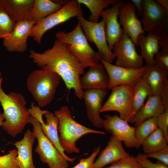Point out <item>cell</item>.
I'll return each instance as SVG.
<instances>
[{
    "label": "cell",
    "instance_id": "cell-15",
    "mask_svg": "<svg viewBox=\"0 0 168 168\" xmlns=\"http://www.w3.org/2000/svg\"><path fill=\"white\" fill-rule=\"evenodd\" d=\"M136 9L131 2H123L119 9L118 17L124 31L138 46L137 40L138 36L145 33L141 20L136 14Z\"/></svg>",
    "mask_w": 168,
    "mask_h": 168
},
{
    "label": "cell",
    "instance_id": "cell-12",
    "mask_svg": "<svg viewBox=\"0 0 168 168\" xmlns=\"http://www.w3.org/2000/svg\"><path fill=\"white\" fill-rule=\"evenodd\" d=\"M141 20L147 33H160L165 30L168 11L156 1L142 0Z\"/></svg>",
    "mask_w": 168,
    "mask_h": 168
},
{
    "label": "cell",
    "instance_id": "cell-4",
    "mask_svg": "<svg viewBox=\"0 0 168 168\" xmlns=\"http://www.w3.org/2000/svg\"><path fill=\"white\" fill-rule=\"evenodd\" d=\"M55 36L59 42L68 45L70 51L78 60L82 71L99 63L101 56L89 44L78 22L71 31H60L56 33Z\"/></svg>",
    "mask_w": 168,
    "mask_h": 168
},
{
    "label": "cell",
    "instance_id": "cell-18",
    "mask_svg": "<svg viewBox=\"0 0 168 168\" xmlns=\"http://www.w3.org/2000/svg\"><path fill=\"white\" fill-rule=\"evenodd\" d=\"M107 94L106 89H95L86 90L83 92L87 117L96 127H103V120L100 115L103 101Z\"/></svg>",
    "mask_w": 168,
    "mask_h": 168
},
{
    "label": "cell",
    "instance_id": "cell-41",
    "mask_svg": "<svg viewBox=\"0 0 168 168\" xmlns=\"http://www.w3.org/2000/svg\"><path fill=\"white\" fill-rule=\"evenodd\" d=\"M4 120L5 118L3 113H0V127L2 126V123Z\"/></svg>",
    "mask_w": 168,
    "mask_h": 168
},
{
    "label": "cell",
    "instance_id": "cell-1",
    "mask_svg": "<svg viewBox=\"0 0 168 168\" xmlns=\"http://www.w3.org/2000/svg\"><path fill=\"white\" fill-rule=\"evenodd\" d=\"M30 53L29 57L37 66L56 73L69 90L73 89L76 96L79 99L82 98L84 91L80 85V78L84 71L67 44L56 40L51 48L42 53L33 50Z\"/></svg>",
    "mask_w": 168,
    "mask_h": 168
},
{
    "label": "cell",
    "instance_id": "cell-26",
    "mask_svg": "<svg viewBox=\"0 0 168 168\" xmlns=\"http://www.w3.org/2000/svg\"><path fill=\"white\" fill-rule=\"evenodd\" d=\"M62 5L50 0H34L31 12L32 20L35 24L60 9Z\"/></svg>",
    "mask_w": 168,
    "mask_h": 168
},
{
    "label": "cell",
    "instance_id": "cell-27",
    "mask_svg": "<svg viewBox=\"0 0 168 168\" xmlns=\"http://www.w3.org/2000/svg\"><path fill=\"white\" fill-rule=\"evenodd\" d=\"M168 141L158 128L149 135L141 145L145 154L153 153L168 147Z\"/></svg>",
    "mask_w": 168,
    "mask_h": 168
},
{
    "label": "cell",
    "instance_id": "cell-19",
    "mask_svg": "<svg viewBox=\"0 0 168 168\" xmlns=\"http://www.w3.org/2000/svg\"><path fill=\"white\" fill-rule=\"evenodd\" d=\"M123 2L117 0L110 7L105 9L100 14L105 22L106 40L109 48L112 51L114 44L123 31L118 21L119 9Z\"/></svg>",
    "mask_w": 168,
    "mask_h": 168
},
{
    "label": "cell",
    "instance_id": "cell-9",
    "mask_svg": "<svg viewBox=\"0 0 168 168\" xmlns=\"http://www.w3.org/2000/svg\"><path fill=\"white\" fill-rule=\"evenodd\" d=\"M28 110L30 115L40 123L43 132L63 157L68 162H74L76 158H71L67 156L60 145L58 133V120L54 114L48 110H42L33 102Z\"/></svg>",
    "mask_w": 168,
    "mask_h": 168
},
{
    "label": "cell",
    "instance_id": "cell-25",
    "mask_svg": "<svg viewBox=\"0 0 168 168\" xmlns=\"http://www.w3.org/2000/svg\"><path fill=\"white\" fill-rule=\"evenodd\" d=\"M166 107L161 96L151 94L143 106L135 114L134 123L137 127L145 120L157 117L163 113Z\"/></svg>",
    "mask_w": 168,
    "mask_h": 168
},
{
    "label": "cell",
    "instance_id": "cell-21",
    "mask_svg": "<svg viewBox=\"0 0 168 168\" xmlns=\"http://www.w3.org/2000/svg\"><path fill=\"white\" fill-rule=\"evenodd\" d=\"M34 0H0V7L16 23L32 21Z\"/></svg>",
    "mask_w": 168,
    "mask_h": 168
},
{
    "label": "cell",
    "instance_id": "cell-2",
    "mask_svg": "<svg viewBox=\"0 0 168 168\" xmlns=\"http://www.w3.org/2000/svg\"><path fill=\"white\" fill-rule=\"evenodd\" d=\"M0 102L5 118L2 128L14 138L21 133L29 123L30 115L26 107V101L21 94L10 92L6 94L0 85Z\"/></svg>",
    "mask_w": 168,
    "mask_h": 168
},
{
    "label": "cell",
    "instance_id": "cell-24",
    "mask_svg": "<svg viewBox=\"0 0 168 168\" xmlns=\"http://www.w3.org/2000/svg\"><path fill=\"white\" fill-rule=\"evenodd\" d=\"M137 44L140 48V55L146 64L155 63L154 57L161 48V33H147L146 35L141 34L138 38Z\"/></svg>",
    "mask_w": 168,
    "mask_h": 168
},
{
    "label": "cell",
    "instance_id": "cell-13",
    "mask_svg": "<svg viewBox=\"0 0 168 168\" xmlns=\"http://www.w3.org/2000/svg\"><path fill=\"white\" fill-rule=\"evenodd\" d=\"M109 78L108 89L120 85H128L133 87L141 78L146 65L139 68H131L117 66L101 58Z\"/></svg>",
    "mask_w": 168,
    "mask_h": 168
},
{
    "label": "cell",
    "instance_id": "cell-32",
    "mask_svg": "<svg viewBox=\"0 0 168 168\" xmlns=\"http://www.w3.org/2000/svg\"><path fill=\"white\" fill-rule=\"evenodd\" d=\"M103 168H144L136 161L135 157L131 156L122 158Z\"/></svg>",
    "mask_w": 168,
    "mask_h": 168
},
{
    "label": "cell",
    "instance_id": "cell-29",
    "mask_svg": "<svg viewBox=\"0 0 168 168\" xmlns=\"http://www.w3.org/2000/svg\"><path fill=\"white\" fill-rule=\"evenodd\" d=\"M117 0H77L78 3L83 4L90 10L91 14L89 17V21L98 22L101 12L110 5Z\"/></svg>",
    "mask_w": 168,
    "mask_h": 168
},
{
    "label": "cell",
    "instance_id": "cell-10",
    "mask_svg": "<svg viewBox=\"0 0 168 168\" xmlns=\"http://www.w3.org/2000/svg\"><path fill=\"white\" fill-rule=\"evenodd\" d=\"M77 19L87 40L95 44L101 58L112 63L115 58L106 40L104 21L92 22L82 16L77 17Z\"/></svg>",
    "mask_w": 168,
    "mask_h": 168
},
{
    "label": "cell",
    "instance_id": "cell-37",
    "mask_svg": "<svg viewBox=\"0 0 168 168\" xmlns=\"http://www.w3.org/2000/svg\"><path fill=\"white\" fill-rule=\"evenodd\" d=\"M158 128L163 132L164 136L168 141V107L156 117Z\"/></svg>",
    "mask_w": 168,
    "mask_h": 168
},
{
    "label": "cell",
    "instance_id": "cell-31",
    "mask_svg": "<svg viewBox=\"0 0 168 168\" xmlns=\"http://www.w3.org/2000/svg\"><path fill=\"white\" fill-rule=\"evenodd\" d=\"M16 24L5 11L0 7V39H3L10 34Z\"/></svg>",
    "mask_w": 168,
    "mask_h": 168
},
{
    "label": "cell",
    "instance_id": "cell-23",
    "mask_svg": "<svg viewBox=\"0 0 168 168\" xmlns=\"http://www.w3.org/2000/svg\"><path fill=\"white\" fill-rule=\"evenodd\" d=\"M109 78L101 63L90 67L87 72L80 78L81 87L83 89L108 88Z\"/></svg>",
    "mask_w": 168,
    "mask_h": 168
},
{
    "label": "cell",
    "instance_id": "cell-40",
    "mask_svg": "<svg viewBox=\"0 0 168 168\" xmlns=\"http://www.w3.org/2000/svg\"><path fill=\"white\" fill-rule=\"evenodd\" d=\"M156 1L168 12V0H157Z\"/></svg>",
    "mask_w": 168,
    "mask_h": 168
},
{
    "label": "cell",
    "instance_id": "cell-43",
    "mask_svg": "<svg viewBox=\"0 0 168 168\" xmlns=\"http://www.w3.org/2000/svg\"></svg>",
    "mask_w": 168,
    "mask_h": 168
},
{
    "label": "cell",
    "instance_id": "cell-28",
    "mask_svg": "<svg viewBox=\"0 0 168 168\" xmlns=\"http://www.w3.org/2000/svg\"><path fill=\"white\" fill-rule=\"evenodd\" d=\"M133 88L132 104L135 114L144 105L146 99L152 93L149 85L142 77Z\"/></svg>",
    "mask_w": 168,
    "mask_h": 168
},
{
    "label": "cell",
    "instance_id": "cell-20",
    "mask_svg": "<svg viewBox=\"0 0 168 168\" xmlns=\"http://www.w3.org/2000/svg\"><path fill=\"white\" fill-rule=\"evenodd\" d=\"M122 142L111 134L108 145L94 162L93 168H103L109 164L130 156L124 149Z\"/></svg>",
    "mask_w": 168,
    "mask_h": 168
},
{
    "label": "cell",
    "instance_id": "cell-30",
    "mask_svg": "<svg viewBox=\"0 0 168 168\" xmlns=\"http://www.w3.org/2000/svg\"><path fill=\"white\" fill-rule=\"evenodd\" d=\"M158 128L156 117L147 119L135 128V137L141 146L145 139Z\"/></svg>",
    "mask_w": 168,
    "mask_h": 168
},
{
    "label": "cell",
    "instance_id": "cell-17",
    "mask_svg": "<svg viewBox=\"0 0 168 168\" xmlns=\"http://www.w3.org/2000/svg\"><path fill=\"white\" fill-rule=\"evenodd\" d=\"M35 24L33 21L16 23L12 32L3 39L4 46L9 52L22 53L27 49V40Z\"/></svg>",
    "mask_w": 168,
    "mask_h": 168
},
{
    "label": "cell",
    "instance_id": "cell-11",
    "mask_svg": "<svg viewBox=\"0 0 168 168\" xmlns=\"http://www.w3.org/2000/svg\"><path fill=\"white\" fill-rule=\"evenodd\" d=\"M135 46L131 39L123 30L112 49L114 56L116 58L115 65L131 68L142 67L143 59L137 52Z\"/></svg>",
    "mask_w": 168,
    "mask_h": 168
},
{
    "label": "cell",
    "instance_id": "cell-34",
    "mask_svg": "<svg viewBox=\"0 0 168 168\" xmlns=\"http://www.w3.org/2000/svg\"><path fill=\"white\" fill-rule=\"evenodd\" d=\"M100 146L95 148L89 157L80 159L79 163L72 168H93L95 160L100 152Z\"/></svg>",
    "mask_w": 168,
    "mask_h": 168
},
{
    "label": "cell",
    "instance_id": "cell-22",
    "mask_svg": "<svg viewBox=\"0 0 168 168\" xmlns=\"http://www.w3.org/2000/svg\"><path fill=\"white\" fill-rule=\"evenodd\" d=\"M36 137L34 133L28 129L21 140L14 144L17 151L16 162L19 168H36L32 158V147Z\"/></svg>",
    "mask_w": 168,
    "mask_h": 168
},
{
    "label": "cell",
    "instance_id": "cell-5",
    "mask_svg": "<svg viewBox=\"0 0 168 168\" xmlns=\"http://www.w3.org/2000/svg\"><path fill=\"white\" fill-rule=\"evenodd\" d=\"M61 78L56 73L47 70H34L30 74L26 86L39 107H44L51 102Z\"/></svg>",
    "mask_w": 168,
    "mask_h": 168
},
{
    "label": "cell",
    "instance_id": "cell-8",
    "mask_svg": "<svg viewBox=\"0 0 168 168\" xmlns=\"http://www.w3.org/2000/svg\"><path fill=\"white\" fill-rule=\"evenodd\" d=\"M29 122L33 126V132L37 140L35 151L41 161L49 168H68V162L43 132L39 121L30 115Z\"/></svg>",
    "mask_w": 168,
    "mask_h": 168
},
{
    "label": "cell",
    "instance_id": "cell-35",
    "mask_svg": "<svg viewBox=\"0 0 168 168\" xmlns=\"http://www.w3.org/2000/svg\"><path fill=\"white\" fill-rule=\"evenodd\" d=\"M136 161L144 168H168L163 163H155L151 161L145 154L138 153L135 157Z\"/></svg>",
    "mask_w": 168,
    "mask_h": 168
},
{
    "label": "cell",
    "instance_id": "cell-16",
    "mask_svg": "<svg viewBox=\"0 0 168 168\" xmlns=\"http://www.w3.org/2000/svg\"><path fill=\"white\" fill-rule=\"evenodd\" d=\"M146 66L142 77L149 85L152 94L161 96L168 107V73L155 63Z\"/></svg>",
    "mask_w": 168,
    "mask_h": 168
},
{
    "label": "cell",
    "instance_id": "cell-39",
    "mask_svg": "<svg viewBox=\"0 0 168 168\" xmlns=\"http://www.w3.org/2000/svg\"><path fill=\"white\" fill-rule=\"evenodd\" d=\"M131 1L137 10V16H141L142 9V0H132Z\"/></svg>",
    "mask_w": 168,
    "mask_h": 168
},
{
    "label": "cell",
    "instance_id": "cell-33",
    "mask_svg": "<svg viewBox=\"0 0 168 168\" xmlns=\"http://www.w3.org/2000/svg\"><path fill=\"white\" fill-rule=\"evenodd\" d=\"M17 155V149L9 151L8 153L0 156V168H19L16 158Z\"/></svg>",
    "mask_w": 168,
    "mask_h": 168
},
{
    "label": "cell",
    "instance_id": "cell-14",
    "mask_svg": "<svg viewBox=\"0 0 168 168\" xmlns=\"http://www.w3.org/2000/svg\"><path fill=\"white\" fill-rule=\"evenodd\" d=\"M104 120L103 127L124 142L128 148L138 149L141 146L135 136V127L130 126L128 122L116 114L106 115Z\"/></svg>",
    "mask_w": 168,
    "mask_h": 168
},
{
    "label": "cell",
    "instance_id": "cell-7",
    "mask_svg": "<svg viewBox=\"0 0 168 168\" xmlns=\"http://www.w3.org/2000/svg\"><path fill=\"white\" fill-rule=\"evenodd\" d=\"M133 87L120 85L111 89V92L103 105L100 112L114 111L118 112L121 119L132 123L134 122L135 114L132 104Z\"/></svg>",
    "mask_w": 168,
    "mask_h": 168
},
{
    "label": "cell",
    "instance_id": "cell-6",
    "mask_svg": "<svg viewBox=\"0 0 168 168\" xmlns=\"http://www.w3.org/2000/svg\"><path fill=\"white\" fill-rule=\"evenodd\" d=\"M82 8L77 0H71L57 11L37 22L33 26L30 36L39 44L43 35L48 30L74 16H83Z\"/></svg>",
    "mask_w": 168,
    "mask_h": 168
},
{
    "label": "cell",
    "instance_id": "cell-3",
    "mask_svg": "<svg viewBox=\"0 0 168 168\" xmlns=\"http://www.w3.org/2000/svg\"><path fill=\"white\" fill-rule=\"evenodd\" d=\"M58 120V131L59 133L60 145L68 153H79V149L76 145L78 140L89 133L105 134L103 132L93 130L78 123L73 118L71 112L67 106H63L54 111Z\"/></svg>",
    "mask_w": 168,
    "mask_h": 168
},
{
    "label": "cell",
    "instance_id": "cell-38",
    "mask_svg": "<svg viewBox=\"0 0 168 168\" xmlns=\"http://www.w3.org/2000/svg\"><path fill=\"white\" fill-rule=\"evenodd\" d=\"M145 155L148 158L156 159L164 164L168 166V147L156 152Z\"/></svg>",
    "mask_w": 168,
    "mask_h": 168
},
{
    "label": "cell",
    "instance_id": "cell-36",
    "mask_svg": "<svg viewBox=\"0 0 168 168\" xmlns=\"http://www.w3.org/2000/svg\"><path fill=\"white\" fill-rule=\"evenodd\" d=\"M154 62L168 73V49H163L160 50L155 55Z\"/></svg>",
    "mask_w": 168,
    "mask_h": 168
},
{
    "label": "cell",
    "instance_id": "cell-42",
    "mask_svg": "<svg viewBox=\"0 0 168 168\" xmlns=\"http://www.w3.org/2000/svg\"><path fill=\"white\" fill-rule=\"evenodd\" d=\"M2 78L1 77V73L0 71V85L2 86Z\"/></svg>",
    "mask_w": 168,
    "mask_h": 168
}]
</instances>
